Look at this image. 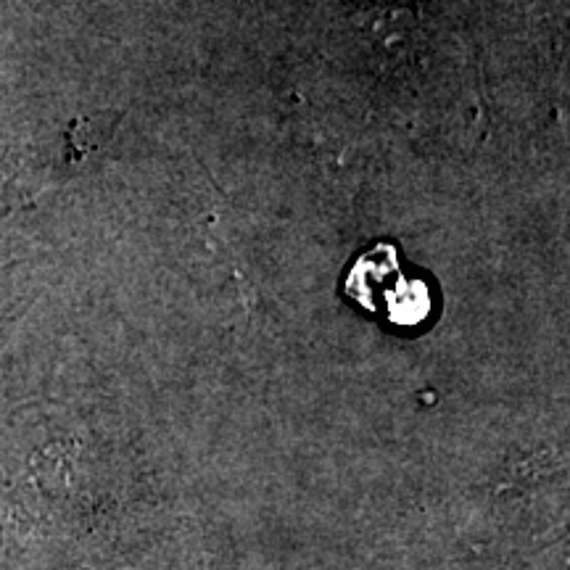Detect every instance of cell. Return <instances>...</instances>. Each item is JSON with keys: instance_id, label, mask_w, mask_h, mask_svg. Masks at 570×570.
<instances>
[{"instance_id": "6da1fadb", "label": "cell", "mask_w": 570, "mask_h": 570, "mask_svg": "<svg viewBox=\"0 0 570 570\" xmlns=\"http://www.w3.org/2000/svg\"><path fill=\"white\" fill-rule=\"evenodd\" d=\"M346 291L354 302L370 312H383L399 327L425 323L431 315V288L417 277L402 275L396 259V248L377 244L373 252L356 259L346 277Z\"/></svg>"}]
</instances>
